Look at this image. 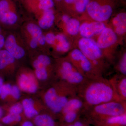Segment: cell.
Listing matches in <instances>:
<instances>
[{
    "label": "cell",
    "instance_id": "cell-1",
    "mask_svg": "<svg viewBox=\"0 0 126 126\" xmlns=\"http://www.w3.org/2000/svg\"><path fill=\"white\" fill-rule=\"evenodd\" d=\"M77 95L83 101L86 109L108 102L123 101L118 96L109 79L103 76L88 79L77 89Z\"/></svg>",
    "mask_w": 126,
    "mask_h": 126
},
{
    "label": "cell",
    "instance_id": "cell-2",
    "mask_svg": "<svg viewBox=\"0 0 126 126\" xmlns=\"http://www.w3.org/2000/svg\"><path fill=\"white\" fill-rule=\"evenodd\" d=\"M83 113L95 123L126 113V102L114 101L101 104L86 109Z\"/></svg>",
    "mask_w": 126,
    "mask_h": 126
},
{
    "label": "cell",
    "instance_id": "cell-3",
    "mask_svg": "<svg viewBox=\"0 0 126 126\" xmlns=\"http://www.w3.org/2000/svg\"><path fill=\"white\" fill-rule=\"evenodd\" d=\"M56 73L60 81L77 89L88 79L81 74L69 60H63L60 63Z\"/></svg>",
    "mask_w": 126,
    "mask_h": 126
},
{
    "label": "cell",
    "instance_id": "cell-4",
    "mask_svg": "<svg viewBox=\"0 0 126 126\" xmlns=\"http://www.w3.org/2000/svg\"><path fill=\"white\" fill-rule=\"evenodd\" d=\"M112 5L105 0H92L87 7V13L95 21L103 23L112 15Z\"/></svg>",
    "mask_w": 126,
    "mask_h": 126
},
{
    "label": "cell",
    "instance_id": "cell-5",
    "mask_svg": "<svg viewBox=\"0 0 126 126\" xmlns=\"http://www.w3.org/2000/svg\"><path fill=\"white\" fill-rule=\"evenodd\" d=\"M79 50L92 64H99L103 69V54L97 43L90 38H83L79 41Z\"/></svg>",
    "mask_w": 126,
    "mask_h": 126
},
{
    "label": "cell",
    "instance_id": "cell-6",
    "mask_svg": "<svg viewBox=\"0 0 126 126\" xmlns=\"http://www.w3.org/2000/svg\"><path fill=\"white\" fill-rule=\"evenodd\" d=\"M19 16L14 0L0 1V25L11 26L18 23Z\"/></svg>",
    "mask_w": 126,
    "mask_h": 126
},
{
    "label": "cell",
    "instance_id": "cell-7",
    "mask_svg": "<svg viewBox=\"0 0 126 126\" xmlns=\"http://www.w3.org/2000/svg\"><path fill=\"white\" fill-rule=\"evenodd\" d=\"M52 60L49 56L44 54L39 55L33 63L36 78L41 81L49 79L52 75Z\"/></svg>",
    "mask_w": 126,
    "mask_h": 126
},
{
    "label": "cell",
    "instance_id": "cell-8",
    "mask_svg": "<svg viewBox=\"0 0 126 126\" xmlns=\"http://www.w3.org/2000/svg\"><path fill=\"white\" fill-rule=\"evenodd\" d=\"M4 48L15 59H22L25 55L24 46L15 34H10L5 38Z\"/></svg>",
    "mask_w": 126,
    "mask_h": 126
},
{
    "label": "cell",
    "instance_id": "cell-9",
    "mask_svg": "<svg viewBox=\"0 0 126 126\" xmlns=\"http://www.w3.org/2000/svg\"><path fill=\"white\" fill-rule=\"evenodd\" d=\"M23 2L26 9L34 15L43 11L53 9L55 4L53 0H25Z\"/></svg>",
    "mask_w": 126,
    "mask_h": 126
},
{
    "label": "cell",
    "instance_id": "cell-10",
    "mask_svg": "<svg viewBox=\"0 0 126 126\" xmlns=\"http://www.w3.org/2000/svg\"><path fill=\"white\" fill-rule=\"evenodd\" d=\"M18 84L20 89L26 92L34 93L38 90V84L35 77L31 73H21L19 77Z\"/></svg>",
    "mask_w": 126,
    "mask_h": 126
},
{
    "label": "cell",
    "instance_id": "cell-11",
    "mask_svg": "<svg viewBox=\"0 0 126 126\" xmlns=\"http://www.w3.org/2000/svg\"><path fill=\"white\" fill-rule=\"evenodd\" d=\"M106 27L105 24L102 22L85 23L80 26L79 32L83 38H90L94 35L100 34Z\"/></svg>",
    "mask_w": 126,
    "mask_h": 126
},
{
    "label": "cell",
    "instance_id": "cell-12",
    "mask_svg": "<svg viewBox=\"0 0 126 126\" xmlns=\"http://www.w3.org/2000/svg\"><path fill=\"white\" fill-rule=\"evenodd\" d=\"M117 39L115 32L111 28L106 27L100 34L96 43L101 49H104L115 44Z\"/></svg>",
    "mask_w": 126,
    "mask_h": 126
},
{
    "label": "cell",
    "instance_id": "cell-13",
    "mask_svg": "<svg viewBox=\"0 0 126 126\" xmlns=\"http://www.w3.org/2000/svg\"><path fill=\"white\" fill-rule=\"evenodd\" d=\"M23 29L38 43L40 48L46 44L45 35L43 33V29L37 24L29 22L25 26Z\"/></svg>",
    "mask_w": 126,
    "mask_h": 126
},
{
    "label": "cell",
    "instance_id": "cell-14",
    "mask_svg": "<svg viewBox=\"0 0 126 126\" xmlns=\"http://www.w3.org/2000/svg\"><path fill=\"white\" fill-rule=\"evenodd\" d=\"M38 24L42 29L46 30L52 27L55 20L54 8L43 11L35 15Z\"/></svg>",
    "mask_w": 126,
    "mask_h": 126
},
{
    "label": "cell",
    "instance_id": "cell-15",
    "mask_svg": "<svg viewBox=\"0 0 126 126\" xmlns=\"http://www.w3.org/2000/svg\"><path fill=\"white\" fill-rule=\"evenodd\" d=\"M109 79L118 96L122 101L126 102V76L116 75Z\"/></svg>",
    "mask_w": 126,
    "mask_h": 126
},
{
    "label": "cell",
    "instance_id": "cell-16",
    "mask_svg": "<svg viewBox=\"0 0 126 126\" xmlns=\"http://www.w3.org/2000/svg\"><path fill=\"white\" fill-rule=\"evenodd\" d=\"M85 109L86 107L83 101L77 95L68 101L60 113L63 115L72 111H82L84 113Z\"/></svg>",
    "mask_w": 126,
    "mask_h": 126
},
{
    "label": "cell",
    "instance_id": "cell-17",
    "mask_svg": "<svg viewBox=\"0 0 126 126\" xmlns=\"http://www.w3.org/2000/svg\"><path fill=\"white\" fill-rule=\"evenodd\" d=\"M51 46L54 47L57 52L65 53L70 48V45L66 36L62 34H55L53 44Z\"/></svg>",
    "mask_w": 126,
    "mask_h": 126
},
{
    "label": "cell",
    "instance_id": "cell-18",
    "mask_svg": "<svg viewBox=\"0 0 126 126\" xmlns=\"http://www.w3.org/2000/svg\"><path fill=\"white\" fill-rule=\"evenodd\" d=\"M95 123L98 126H126V113L108 118Z\"/></svg>",
    "mask_w": 126,
    "mask_h": 126
},
{
    "label": "cell",
    "instance_id": "cell-19",
    "mask_svg": "<svg viewBox=\"0 0 126 126\" xmlns=\"http://www.w3.org/2000/svg\"><path fill=\"white\" fill-rule=\"evenodd\" d=\"M112 23L115 27L116 33L120 35L123 34L126 31V14L122 12L118 14L113 18Z\"/></svg>",
    "mask_w": 126,
    "mask_h": 126
},
{
    "label": "cell",
    "instance_id": "cell-20",
    "mask_svg": "<svg viewBox=\"0 0 126 126\" xmlns=\"http://www.w3.org/2000/svg\"><path fill=\"white\" fill-rule=\"evenodd\" d=\"M23 111L29 118L35 117L38 115V111L35 108L33 100L31 98H26L22 101Z\"/></svg>",
    "mask_w": 126,
    "mask_h": 126
},
{
    "label": "cell",
    "instance_id": "cell-21",
    "mask_svg": "<svg viewBox=\"0 0 126 126\" xmlns=\"http://www.w3.org/2000/svg\"><path fill=\"white\" fill-rule=\"evenodd\" d=\"M16 59L5 49L0 50V70H4L14 64Z\"/></svg>",
    "mask_w": 126,
    "mask_h": 126
},
{
    "label": "cell",
    "instance_id": "cell-22",
    "mask_svg": "<svg viewBox=\"0 0 126 126\" xmlns=\"http://www.w3.org/2000/svg\"><path fill=\"white\" fill-rule=\"evenodd\" d=\"M34 123L37 126H56L53 118L48 114L37 115L35 118Z\"/></svg>",
    "mask_w": 126,
    "mask_h": 126
},
{
    "label": "cell",
    "instance_id": "cell-23",
    "mask_svg": "<svg viewBox=\"0 0 126 126\" xmlns=\"http://www.w3.org/2000/svg\"><path fill=\"white\" fill-rule=\"evenodd\" d=\"M65 25L67 32L70 35H76L79 32L81 24L78 20L71 18Z\"/></svg>",
    "mask_w": 126,
    "mask_h": 126
},
{
    "label": "cell",
    "instance_id": "cell-24",
    "mask_svg": "<svg viewBox=\"0 0 126 126\" xmlns=\"http://www.w3.org/2000/svg\"><path fill=\"white\" fill-rule=\"evenodd\" d=\"M83 113L82 111H72L66 113L63 115L64 121L67 124H73L78 119L79 115Z\"/></svg>",
    "mask_w": 126,
    "mask_h": 126
},
{
    "label": "cell",
    "instance_id": "cell-25",
    "mask_svg": "<svg viewBox=\"0 0 126 126\" xmlns=\"http://www.w3.org/2000/svg\"><path fill=\"white\" fill-rule=\"evenodd\" d=\"M117 70L119 74L126 76V53L122 55L117 66Z\"/></svg>",
    "mask_w": 126,
    "mask_h": 126
},
{
    "label": "cell",
    "instance_id": "cell-26",
    "mask_svg": "<svg viewBox=\"0 0 126 126\" xmlns=\"http://www.w3.org/2000/svg\"><path fill=\"white\" fill-rule=\"evenodd\" d=\"M21 118L20 115H14L9 114L2 118V121L3 123L5 124H9L15 122H19L21 120Z\"/></svg>",
    "mask_w": 126,
    "mask_h": 126
},
{
    "label": "cell",
    "instance_id": "cell-27",
    "mask_svg": "<svg viewBox=\"0 0 126 126\" xmlns=\"http://www.w3.org/2000/svg\"><path fill=\"white\" fill-rule=\"evenodd\" d=\"M23 111L22 104L18 103L14 104L10 108L9 113L14 115H20Z\"/></svg>",
    "mask_w": 126,
    "mask_h": 126
},
{
    "label": "cell",
    "instance_id": "cell-28",
    "mask_svg": "<svg viewBox=\"0 0 126 126\" xmlns=\"http://www.w3.org/2000/svg\"><path fill=\"white\" fill-rule=\"evenodd\" d=\"M12 86L10 84H5L3 85L0 95L1 99L4 100L9 94H10Z\"/></svg>",
    "mask_w": 126,
    "mask_h": 126
},
{
    "label": "cell",
    "instance_id": "cell-29",
    "mask_svg": "<svg viewBox=\"0 0 126 126\" xmlns=\"http://www.w3.org/2000/svg\"><path fill=\"white\" fill-rule=\"evenodd\" d=\"M20 89L19 86L14 85L12 86L11 94L13 98L16 99H19L21 96Z\"/></svg>",
    "mask_w": 126,
    "mask_h": 126
},
{
    "label": "cell",
    "instance_id": "cell-30",
    "mask_svg": "<svg viewBox=\"0 0 126 126\" xmlns=\"http://www.w3.org/2000/svg\"><path fill=\"white\" fill-rule=\"evenodd\" d=\"M5 38L1 33L0 34V50L2 49L4 46Z\"/></svg>",
    "mask_w": 126,
    "mask_h": 126
},
{
    "label": "cell",
    "instance_id": "cell-31",
    "mask_svg": "<svg viewBox=\"0 0 126 126\" xmlns=\"http://www.w3.org/2000/svg\"><path fill=\"white\" fill-rule=\"evenodd\" d=\"M70 18H70V16L68 15H66V14L63 15L62 16V18H61V19H62V20H63V22L65 24L67 23L68 21L70 19Z\"/></svg>",
    "mask_w": 126,
    "mask_h": 126
},
{
    "label": "cell",
    "instance_id": "cell-32",
    "mask_svg": "<svg viewBox=\"0 0 126 126\" xmlns=\"http://www.w3.org/2000/svg\"><path fill=\"white\" fill-rule=\"evenodd\" d=\"M78 0H63L62 2H63L65 5H73Z\"/></svg>",
    "mask_w": 126,
    "mask_h": 126
},
{
    "label": "cell",
    "instance_id": "cell-33",
    "mask_svg": "<svg viewBox=\"0 0 126 126\" xmlns=\"http://www.w3.org/2000/svg\"><path fill=\"white\" fill-rule=\"evenodd\" d=\"M22 126H34L33 124L30 121H26L24 122Z\"/></svg>",
    "mask_w": 126,
    "mask_h": 126
},
{
    "label": "cell",
    "instance_id": "cell-34",
    "mask_svg": "<svg viewBox=\"0 0 126 126\" xmlns=\"http://www.w3.org/2000/svg\"><path fill=\"white\" fill-rule=\"evenodd\" d=\"M4 84V81H3V79H2V77L0 76V95L2 86H3Z\"/></svg>",
    "mask_w": 126,
    "mask_h": 126
},
{
    "label": "cell",
    "instance_id": "cell-35",
    "mask_svg": "<svg viewBox=\"0 0 126 126\" xmlns=\"http://www.w3.org/2000/svg\"><path fill=\"white\" fill-rule=\"evenodd\" d=\"M3 113H4V112H3V110L0 107V119L3 116Z\"/></svg>",
    "mask_w": 126,
    "mask_h": 126
},
{
    "label": "cell",
    "instance_id": "cell-36",
    "mask_svg": "<svg viewBox=\"0 0 126 126\" xmlns=\"http://www.w3.org/2000/svg\"><path fill=\"white\" fill-rule=\"evenodd\" d=\"M65 126H75L73 124H67ZM83 126H88L86 123L84 122Z\"/></svg>",
    "mask_w": 126,
    "mask_h": 126
},
{
    "label": "cell",
    "instance_id": "cell-37",
    "mask_svg": "<svg viewBox=\"0 0 126 126\" xmlns=\"http://www.w3.org/2000/svg\"><path fill=\"white\" fill-rule=\"evenodd\" d=\"M54 2H61L63 0H53Z\"/></svg>",
    "mask_w": 126,
    "mask_h": 126
},
{
    "label": "cell",
    "instance_id": "cell-38",
    "mask_svg": "<svg viewBox=\"0 0 126 126\" xmlns=\"http://www.w3.org/2000/svg\"><path fill=\"white\" fill-rule=\"evenodd\" d=\"M1 25H0V34L1 33Z\"/></svg>",
    "mask_w": 126,
    "mask_h": 126
},
{
    "label": "cell",
    "instance_id": "cell-39",
    "mask_svg": "<svg viewBox=\"0 0 126 126\" xmlns=\"http://www.w3.org/2000/svg\"><path fill=\"white\" fill-rule=\"evenodd\" d=\"M22 0V1H23H23H24L25 0Z\"/></svg>",
    "mask_w": 126,
    "mask_h": 126
},
{
    "label": "cell",
    "instance_id": "cell-40",
    "mask_svg": "<svg viewBox=\"0 0 126 126\" xmlns=\"http://www.w3.org/2000/svg\"></svg>",
    "mask_w": 126,
    "mask_h": 126
}]
</instances>
